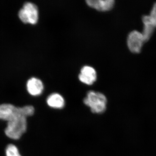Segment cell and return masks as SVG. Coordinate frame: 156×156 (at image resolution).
Listing matches in <instances>:
<instances>
[{"label": "cell", "instance_id": "cell-1", "mask_svg": "<svg viewBox=\"0 0 156 156\" xmlns=\"http://www.w3.org/2000/svg\"><path fill=\"white\" fill-rule=\"evenodd\" d=\"M107 99L105 95L99 92L90 90L87 92L83 103L95 114L101 115L106 111Z\"/></svg>", "mask_w": 156, "mask_h": 156}, {"label": "cell", "instance_id": "cell-2", "mask_svg": "<svg viewBox=\"0 0 156 156\" xmlns=\"http://www.w3.org/2000/svg\"><path fill=\"white\" fill-rule=\"evenodd\" d=\"M27 128V117L20 115L8 122L5 134L11 139H19L25 133Z\"/></svg>", "mask_w": 156, "mask_h": 156}, {"label": "cell", "instance_id": "cell-3", "mask_svg": "<svg viewBox=\"0 0 156 156\" xmlns=\"http://www.w3.org/2000/svg\"><path fill=\"white\" fill-rule=\"evenodd\" d=\"M18 16L24 23L36 24L39 19L37 6L30 2L24 3L22 9L19 10Z\"/></svg>", "mask_w": 156, "mask_h": 156}, {"label": "cell", "instance_id": "cell-4", "mask_svg": "<svg viewBox=\"0 0 156 156\" xmlns=\"http://www.w3.org/2000/svg\"><path fill=\"white\" fill-rule=\"evenodd\" d=\"M20 115L28 117L25 106L17 107L11 104L0 105V119L8 122Z\"/></svg>", "mask_w": 156, "mask_h": 156}, {"label": "cell", "instance_id": "cell-5", "mask_svg": "<svg viewBox=\"0 0 156 156\" xmlns=\"http://www.w3.org/2000/svg\"><path fill=\"white\" fill-rule=\"evenodd\" d=\"M127 43L128 49L131 52L139 53L146 42L142 33L134 30L128 34Z\"/></svg>", "mask_w": 156, "mask_h": 156}, {"label": "cell", "instance_id": "cell-6", "mask_svg": "<svg viewBox=\"0 0 156 156\" xmlns=\"http://www.w3.org/2000/svg\"><path fill=\"white\" fill-rule=\"evenodd\" d=\"M78 78L83 83L91 86L97 80V73L94 68L89 66H85L81 69Z\"/></svg>", "mask_w": 156, "mask_h": 156}, {"label": "cell", "instance_id": "cell-7", "mask_svg": "<svg viewBox=\"0 0 156 156\" xmlns=\"http://www.w3.org/2000/svg\"><path fill=\"white\" fill-rule=\"evenodd\" d=\"M86 3L90 8L102 12L110 11L114 6V0H87Z\"/></svg>", "mask_w": 156, "mask_h": 156}, {"label": "cell", "instance_id": "cell-8", "mask_svg": "<svg viewBox=\"0 0 156 156\" xmlns=\"http://www.w3.org/2000/svg\"><path fill=\"white\" fill-rule=\"evenodd\" d=\"M27 89L28 93L34 96L41 95L44 90V85L40 79L32 77L27 81Z\"/></svg>", "mask_w": 156, "mask_h": 156}, {"label": "cell", "instance_id": "cell-9", "mask_svg": "<svg viewBox=\"0 0 156 156\" xmlns=\"http://www.w3.org/2000/svg\"><path fill=\"white\" fill-rule=\"evenodd\" d=\"M46 102L50 108L56 110L62 109L64 108L66 105L64 98L58 93L50 94L47 98Z\"/></svg>", "mask_w": 156, "mask_h": 156}, {"label": "cell", "instance_id": "cell-10", "mask_svg": "<svg viewBox=\"0 0 156 156\" xmlns=\"http://www.w3.org/2000/svg\"><path fill=\"white\" fill-rule=\"evenodd\" d=\"M142 22L144 23V28L142 34L145 42H147L150 39L156 27L150 15L143 16Z\"/></svg>", "mask_w": 156, "mask_h": 156}, {"label": "cell", "instance_id": "cell-11", "mask_svg": "<svg viewBox=\"0 0 156 156\" xmlns=\"http://www.w3.org/2000/svg\"><path fill=\"white\" fill-rule=\"evenodd\" d=\"M5 154L6 156H22L17 147L13 144H9L7 146Z\"/></svg>", "mask_w": 156, "mask_h": 156}, {"label": "cell", "instance_id": "cell-12", "mask_svg": "<svg viewBox=\"0 0 156 156\" xmlns=\"http://www.w3.org/2000/svg\"><path fill=\"white\" fill-rule=\"evenodd\" d=\"M149 15L152 20L156 27V2L154 4Z\"/></svg>", "mask_w": 156, "mask_h": 156}]
</instances>
